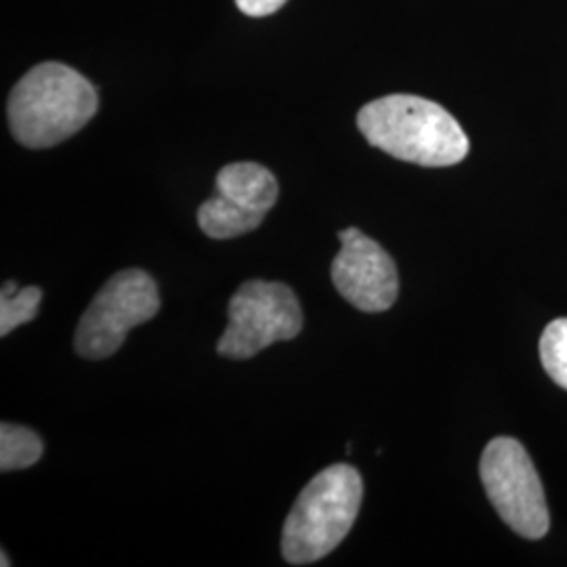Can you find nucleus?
<instances>
[{
	"instance_id": "f257e3e1",
	"label": "nucleus",
	"mask_w": 567,
	"mask_h": 567,
	"mask_svg": "<svg viewBox=\"0 0 567 567\" xmlns=\"http://www.w3.org/2000/svg\"><path fill=\"white\" fill-rule=\"evenodd\" d=\"M365 142L389 156L419 166H452L468 154V137L440 103L416 95H386L358 114Z\"/></svg>"
},
{
	"instance_id": "f03ea898",
	"label": "nucleus",
	"mask_w": 567,
	"mask_h": 567,
	"mask_svg": "<svg viewBox=\"0 0 567 567\" xmlns=\"http://www.w3.org/2000/svg\"><path fill=\"white\" fill-rule=\"evenodd\" d=\"M97 91L81 72L47 61L13 86L7 114L21 145L44 150L76 135L97 114Z\"/></svg>"
},
{
	"instance_id": "7ed1b4c3",
	"label": "nucleus",
	"mask_w": 567,
	"mask_h": 567,
	"mask_svg": "<svg viewBox=\"0 0 567 567\" xmlns=\"http://www.w3.org/2000/svg\"><path fill=\"white\" fill-rule=\"evenodd\" d=\"M364 484L358 468L332 465L318 473L290 508L282 529L284 559L307 566L339 547L358 519Z\"/></svg>"
},
{
	"instance_id": "20e7f679",
	"label": "nucleus",
	"mask_w": 567,
	"mask_h": 567,
	"mask_svg": "<svg viewBox=\"0 0 567 567\" xmlns=\"http://www.w3.org/2000/svg\"><path fill=\"white\" fill-rule=\"evenodd\" d=\"M227 318L217 353L229 360H250L269 344L290 341L303 330L299 299L282 282H244L229 301Z\"/></svg>"
},
{
	"instance_id": "39448f33",
	"label": "nucleus",
	"mask_w": 567,
	"mask_h": 567,
	"mask_svg": "<svg viewBox=\"0 0 567 567\" xmlns=\"http://www.w3.org/2000/svg\"><path fill=\"white\" fill-rule=\"evenodd\" d=\"M161 311L158 286L143 269H124L103 284L97 297L82 313L74 349L86 360L114 355L126 334Z\"/></svg>"
},
{
	"instance_id": "423d86ee",
	"label": "nucleus",
	"mask_w": 567,
	"mask_h": 567,
	"mask_svg": "<svg viewBox=\"0 0 567 567\" xmlns=\"http://www.w3.org/2000/svg\"><path fill=\"white\" fill-rule=\"evenodd\" d=\"M487 498L515 534L538 540L550 527L545 489L526 447L513 437L487 444L480 463Z\"/></svg>"
},
{
	"instance_id": "0eeeda50",
	"label": "nucleus",
	"mask_w": 567,
	"mask_h": 567,
	"mask_svg": "<svg viewBox=\"0 0 567 567\" xmlns=\"http://www.w3.org/2000/svg\"><path fill=\"white\" fill-rule=\"evenodd\" d=\"M341 250L330 267V278L344 301L365 313L386 311L398 301L400 278L391 255L358 227L339 231Z\"/></svg>"
},
{
	"instance_id": "6e6552de",
	"label": "nucleus",
	"mask_w": 567,
	"mask_h": 567,
	"mask_svg": "<svg viewBox=\"0 0 567 567\" xmlns=\"http://www.w3.org/2000/svg\"><path fill=\"white\" fill-rule=\"evenodd\" d=\"M215 185L217 194L227 203L261 219L276 206L280 196V185L274 173L257 163L227 164L219 171Z\"/></svg>"
},
{
	"instance_id": "1a4fd4ad",
	"label": "nucleus",
	"mask_w": 567,
	"mask_h": 567,
	"mask_svg": "<svg viewBox=\"0 0 567 567\" xmlns=\"http://www.w3.org/2000/svg\"><path fill=\"white\" fill-rule=\"evenodd\" d=\"M261 224H264L261 217L244 213L234 204L227 203L219 194H215L210 200H206L198 208V225L213 240L238 238L248 231H255Z\"/></svg>"
},
{
	"instance_id": "9d476101",
	"label": "nucleus",
	"mask_w": 567,
	"mask_h": 567,
	"mask_svg": "<svg viewBox=\"0 0 567 567\" xmlns=\"http://www.w3.org/2000/svg\"><path fill=\"white\" fill-rule=\"evenodd\" d=\"M42 440L28 426L2 423L0 426V471H20L41 461Z\"/></svg>"
},
{
	"instance_id": "9b49d317",
	"label": "nucleus",
	"mask_w": 567,
	"mask_h": 567,
	"mask_svg": "<svg viewBox=\"0 0 567 567\" xmlns=\"http://www.w3.org/2000/svg\"><path fill=\"white\" fill-rule=\"evenodd\" d=\"M42 290L39 286L20 288L16 295H0V334L7 337L18 326L28 324L39 316Z\"/></svg>"
},
{
	"instance_id": "f8f14e48",
	"label": "nucleus",
	"mask_w": 567,
	"mask_h": 567,
	"mask_svg": "<svg viewBox=\"0 0 567 567\" xmlns=\"http://www.w3.org/2000/svg\"><path fill=\"white\" fill-rule=\"evenodd\" d=\"M540 362L548 377L567 391V318L553 320L540 337Z\"/></svg>"
},
{
	"instance_id": "ddd939ff",
	"label": "nucleus",
	"mask_w": 567,
	"mask_h": 567,
	"mask_svg": "<svg viewBox=\"0 0 567 567\" xmlns=\"http://www.w3.org/2000/svg\"><path fill=\"white\" fill-rule=\"evenodd\" d=\"M238 9L248 18H267L276 11H280L286 0H236Z\"/></svg>"
},
{
	"instance_id": "4468645a",
	"label": "nucleus",
	"mask_w": 567,
	"mask_h": 567,
	"mask_svg": "<svg viewBox=\"0 0 567 567\" xmlns=\"http://www.w3.org/2000/svg\"><path fill=\"white\" fill-rule=\"evenodd\" d=\"M0 559H2V561H0V566H11V559H7V555H4V553H2V557H0Z\"/></svg>"
}]
</instances>
